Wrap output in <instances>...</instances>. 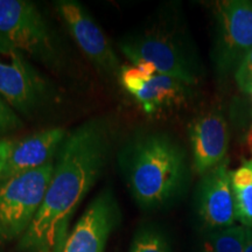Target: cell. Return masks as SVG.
I'll return each instance as SVG.
<instances>
[{"instance_id": "cell-5", "label": "cell", "mask_w": 252, "mask_h": 252, "mask_svg": "<svg viewBox=\"0 0 252 252\" xmlns=\"http://www.w3.org/2000/svg\"><path fill=\"white\" fill-rule=\"evenodd\" d=\"M0 98L21 118L34 119L61 105L64 94L39 65L0 41Z\"/></svg>"}, {"instance_id": "cell-3", "label": "cell", "mask_w": 252, "mask_h": 252, "mask_svg": "<svg viewBox=\"0 0 252 252\" xmlns=\"http://www.w3.org/2000/svg\"><path fill=\"white\" fill-rule=\"evenodd\" d=\"M121 53L130 64L146 62L157 72L176 78L188 86L196 84L202 75L201 64L184 32L168 20L128 33L118 42Z\"/></svg>"}, {"instance_id": "cell-11", "label": "cell", "mask_w": 252, "mask_h": 252, "mask_svg": "<svg viewBox=\"0 0 252 252\" xmlns=\"http://www.w3.org/2000/svg\"><path fill=\"white\" fill-rule=\"evenodd\" d=\"M188 135L197 174H206L223 161L229 146V132L222 115L208 112L198 116L188 125Z\"/></svg>"}, {"instance_id": "cell-14", "label": "cell", "mask_w": 252, "mask_h": 252, "mask_svg": "<svg viewBox=\"0 0 252 252\" xmlns=\"http://www.w3.org/2000/svg\"><path fill=\"white\" fill-rule=\"evenodd\" d=\"M236 219L245 228H252V159L232 173Z\"/></svg>"}, {"instance_id": "cell-12", "label": "cell", "mask_w": 252, "mask_h": 252, "mask_svg": "<svg viewBox=\"0 0 252 252\" xmlns=\"http://www.w3.org/2000/svg\"><path fill=\"white\" fill-rule=\"evenodd\" d=\"M68 133L63 127H50L17 139L0 179L36 171L54 162Z\"/></svg>"}, {"instance_id": "cell-6", "label": "cell", "mask_w": 252, "mask_h": 252, "mask_svg": "<svg viewBox=\"0 0 252 252\" xmlns=\"http://www.w3.org/2000/svg\"><path fill=\"white\" fill-rule=\"evenodd\" d=\"M54 162L0 179V247L23 237L45 197Z\"/></svg>"}, {"instance_id": "cell-10", "label": "cell", "mask_w": 252, "mask_h": 252, "mask_svg": "<svg viewBox=\"0 0 252 252\" xmlns=\"http://www.w3.org/2000/svg\"><path fill=\"white\" fill-rule=\"evenodd\" d=\"M196 212L202 224L212 231L235 225L232 172L226 161L202 175L196 190Z\"/></svg>"}, {"instance_id": "cell-8", "label": "cell", "mask_w": 252, "mask_h": 252, "mask_svg": "<svg viewBox=\"0 0 252 252\" xmlns=\"http://www.w3.org/2000/svg\"><path fill=\"white\" fill-rule=\"evenodd\" d=\"M214 62L220 75L236 71L252 50V1L228 0L215 6Z\"/></svg>"}, {"instance_id": "cell-9", "label": "cell", "mask_w": 252, "mask_h": 252, "mask_svg": "<svg viewBox=\"0 0 252 252\" xmlns=\"http://www.w3.org/2000/svg\"><path fill=\"white\" fill-rule=\"evenodd\" d=\"M122 212L110 187L93 198L69 232L62 252H105L110 236L118 228Z\"/></svg>"}, {"instance_id": "cell-13", "label": "cell", "mask_w": 252, "mask_h": 252, "mask_svg": "<svg viewBox=\"0 0 252 252\" xmlns=\"http://www.w3.org/2000/svg\"><path fill=\"white\" fill-rule=\"evenodd\" d=\"M191 86L157 72L130 91L146 115L154 116L186 104L191 94Z\"/></svg>"}, {"instance_id": "cell-18", "label": "cell", "mask_w": 252, "mask_h": 252, "mask_svg": "<svg viewBox=\"0 0 252 252\" xmlns=\"http://www.w3.org/2000/svg\"><path fill=\"white\" fill-rule=\"evenodd\" d=\"M235 80L239 90L252 94V50L236 69Z\"/></svg>"}, {"instance_id": "cell-19", "label": "cell", "mask_w": 252, "mask_h": 252, "mask_svg": "<svg viewBox=\"0 0 252 252\" xmlns=\"http://www.w3.org/2000/svg\"><path fill=\"white\" fill-rule=\"evenodd\" d=\"M15 141H17V139H13V138L0 139V176L4 172L5 166L7 163L9 156H11Z\"/></svg>"}, {"instance_id": "cell-4", "label": "cell", "mask_w": 252, "mask_h": 252, "mask_svg": "<svg viewBox=\"0 0 252 252\" xmlns=\"http://www.w3.org/2000/svg\"><path fill=\"white\" fill-rule=\"evenodd\" d=\"M0 41L50 71L61 72L65 65L58 33L37 5L28 0H0Z\"/></svg>"}, {"instance_id": "cell-15", "label": "cell", "mask_w": 252, "mask_h": 252, "mask_svg": "<svg viewBox=\"0 0 252 252\" xmlns=\"http://www.w3.org/2000/svg\"><path fill=\"white\" fill-rule=\"evenodd\" d=\"M247 241V228L234 225L212 231L203 244V252H243Z\"/></svg>"}, {"instance_id": "cell-17", "label": "cell", "mask_w": 252, "mask_h": 252, "mask_svg": "<svg viewBox=\"0 0 252 252\" xmlns=\"http://www.w3.org/2000/svg\"><path fill=\"white\" fill-rule=\"evenodd\" d=\"M24 127V119L0 98V139H6Z\"/></svg>"}, {"instance_id": "cell-16", "label": "cell", "mask_w": 252, "mask_h": 252, "mask_svg": "<svg viewBox=\"0 0 252 252\" xmlns=\"http://www.w3.org/2000/svg\"><path fill=\"white\" fill-rule=\"evenodd\" d=\"M130 252H171V247L160 230L144 226L134 235Z\"/></svg>"}, {"instance_id": "cell-20", "label": "cell", "mask_w": 252, "mask_h": 252, "mask_svg": "<svg viewBox=\"0 0 252 252\" xmlns=\"http://www.w3.org/2000/svg\"><path fill=\"white\" fill-rule=\"evenodd\" d=\"M243 252H252V228H247V241Z\"/></svg>"}, {"instance_id": "cell-7", "label": "cell", "mask_w": 252, "mask_h": 252, "mask_svg": "<svg viewBox=\"0 0 252 252\" xmlns=\"http://www.w3.org/2000/svg\"><path fill=\"white\" fill-rule=\"evenodd\" d=\"M55 8L88 61L103 77L119 83L124 64L105 32L90 12L76 0H59L55 2Z\"/></svg>"}, {"instance_id": "cell-2", "label": "cell", "mask_w": 252, "mask_h": 252, "mask_svg": "<svg viewBox=\"0 0 252 252\" xmlns=\"http://www.w3.org/2000/svg\"><path fill=\"white\" fill-rule=\"evenodd\" d=\"M117 163L132 197L143 209L166 206L187 184L185 150L163 132L132 135L119 149Z\"/></svg>"}, {"instance_id": "cell-1", "label": "cell", "mask_w": 252, "mask_h": 252, "mask_svg": "<svg viewBox=\"0 0 252 252\" xmlns=\"http://www.w3.org/2000/svg\"><path fill=\"white\" fill-rule=\"evenodd\" d=\"M116 143L117 128L109 117L97 116L69 131L42 203L19 239V251L62 252L71 217L105 172Z\"/></svg>"}]
</instances>
